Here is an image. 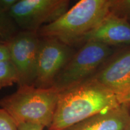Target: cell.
Listing matches in <instances>:
<instances>
[{"mask_svg":"<svg viewBox=\"0 0 130 130\" xmlns=\"http://www.w3.org/2000/svg\"><path fill=\"white\" fill-rule=\"evenodd\" d=\"M110 12L130 22V0H111Z\"/></svg>","mask_w":130,"mask_h":130,"instance_id":"13","label":"cell"},{"mask_svg":"<svg viewBox=\"0 0 130 130\" xmlns=\"http://www.w3.org/2000/svg\"><path fill=\"white\" fill-rule=\"evenodd\" d=\"M92 78L130 102V46L115 52Z\"/></svg>","mask_w":130,"mask_h":130,"instance_id":"8","label":"cell"},{"mask_svg":"<svg viewBox=\"0 0 130 130\" xmlns=\"http://www.w3.org/2000/svg\"><path fill=\"white\" fill-rule=\"evenodd\" d=\"M69 0H18L9 12L18 28L38 32L68 10Z\"/></svg>","mask_w":130,"mask_h":130,"instance_id":"5","label":"cell"},{"mask_svg":"<svg viewBox=\"0 0 130 130\" xmlns=\"http://www.w3.org/2000/svg\"><path fill=\"white\" fill-rule=\"evenodd\" d=\"M59 93L53 87L43 89L33 84L19 86L16 92L0 100V107L17 125L29 123L49 128L53 122Z\"/></svg>","mask_w":130,"mask_h":130,"instance_id":"3","label":"cell"},{"mask_svg":"<svg viewBox=\"0 0 130 130\" xmlns=\"http://www.w3.org/2000/svg\"><path fill=\"white\" fill-rule=\"evenodd\" d=\"M0 41H2V40H0Z\"/></svg>","mask_w":130,"mask_h":130,"instance_id":"19","label":"cell"},{"mask_svg":"<svg viewBox=\"0 0 130 130\" xmlns=\"http://www.w3.org/2000/svg\"><path fill=\"white\" fill-rule=\"evenodd\" d=\"M92 40L112 47L130 46V22L110 12L102 22L86 36L82 43Z\"/></svg>","mask_w":130,"mask_h":130,"instance_id":"9","label":"cell"},{"mask_svg":"<svg viewBox=\"0 0 130 130\" xmlns=\"http://www.w3.org/2000/svg\"><path fill=\"white\" fill-rule=\"evenodd\" d=\"M40 42L37 32L22 31L6 42L10 60L18 74V86L34 84Z\"/></svg>","mask_w":130,"mask_h":130,"instance_id":"7","label":"cell"},{"mask_svg":"<svg viewBox=\"0 0 130 130\" xmlns=\"http://www.w3.org/2000/svg\"><path fill=\"white\" fill-rule=\"evenodd\" d=\"M75 52L72 46L53 37L40 39L33 85L47 89L53 86L57 76Z\"/></svg>","mask_w":130,"mask_h":130,"instance_id":"6","label":"cell"},{"mask_svg":"<svg viewBox=\"0 0 130 130\" xmlns=\"http://www.w3.org/2000/svg\"><path fill=\"white\" fill-rule=\"evenodd\" d=\"M0 130H19L11 116L3 108H0Z\"/></svg>","mask_w":130,"mask_h":130,"instance_id":"14","label":"cell"},{"mask_svg":"<svg viewBox=\"0 0 130 130\" xmlns=\"http://www.w3.org/2000/svg\"><path fill=\"white\" fill-rule=\"evenodd\" d=\"M10 59L9 51L6 42L0 41V61Z\"/></svg>","mask_w":130,"mask_h":130,"instance_id":"17","label":"cell"},{"mask_svg":"<svg viewBox=\"0 0 130 130\" xmlns=\"http://www.w3.org/2000/svg\"><path fill=\"white\" fill-rule=\"evenodd\" d=\"M18 26L9 13L0 9V38L7 42L17 33Z\"/></svg>","mask_w":130,"mask_h":130,"instance_id":"12","label":"cell"},{"mask_svg":"<svg viewBox=\"0 0 130 130\" xmlns=\"http://www.w3.org/2000/svg\"><path fill=\"white\" fill-rule=\"evenodd\" d=\"M129 102L90 78L60 92L49 130H64L86 119Z\"/></svg>","mask_w":130,"mask_h":130,"instance_id":"1","label":"cell"},{"mask_svg":"<svg viewBox=\"0 0 130 130\" xmlns=\"http://www.w3.org/2000/svg\"><path fill=\"white\" fill-rule=\"evenodd\" d=\"M124 130H130V119H129V121L126 123L125 127L124 128Z\"/></svg>","mask_w":130,"mask_h":130,"instance_id":"18","label":"cell"},{"mask_svg":"<svg viewBox=\"0 0 130 130\" xmlns=\"http://www.w3.org/2000/svg\"><path fill=\"white\" fill-rule=\"evenodd\" d=\"M129 106H130V102H129Z\"/></svg>","mask_w":130,"mask_h":130,"instance_id":"20","label":"cell"},{"mask_svg":"<svg viewBox=\"0 0 130 130\" xmlns=\"http://www.w3.org/2000/svg\"><path fill=\"white\" fill-rule=\"evenodd\" d=\"M129 119V102H125L93 115L64 130H124Z\"/></svg>","mask_w":130,"mask_h":130,"instance_id":"10","label":"cell"},{"mask_svg":"<svg viewBox=\"0 0 130 130\" xmlns=\"http://www.w3.org/2000/svg\"><path fill=\"white\" fill-rule=\"evenodd\" d=\"M19 130H43L45 127L41 125L34 124V123H21L18 125Z\"/></svg>","mask_w":130,"mask_h":130,"instance_id":"16","label":"cell"},{"mask_svg":"<svg viewBox=\"0 0 130 130\" xmlns=\"http://www.w3.org/2000/svg\"><path fill=\"white\" fill-rule=\"evenodd\" d=\"M114 53L112 47L100 42H84L57 76L53 87L61 92L90 79Z\"/></svg>","mask_w":130,"mask_h":130,"instance_id":"4","label":"cell"},{"mask_svg":"<svg viewBox=\"0 0 130 130\" xmlns=\"http://www.w3.org/2000/svg\"><path fill=\"white\" fill-rule=\"evenodd\" d=\"M18 83V74L12 60L0 61V90Z\"/></svg>","mask_w":130,"mask_h":130,"instance_id":"11","label":"cell"},{"mask_svg":"<svg viewBox=\"0 0 130 130\" xmlns=\"http://www.w3.org/2000/svg\"><path fill=\"white\" fill-rule=\"evenodd\" d=\"M18 1V0H0V9L9 13L10 10Z\"/></svg>","mask_w":130,"mask_h":130,"instance_id":"15","label":"cell"},{"mask_svg":"<svg viewBox=\"0 0 130 130\" xmlns=\"http://www.w3.org/2000/svg\"><path fill=\"white\" fill-rule=\"evenodd\" d=\"M111 0H81L58 19L44 25L37 33L72 46L82 42L110 12Z\"/></svg>","mask_w":130,"mask_h":130,"instance_id":"2","label":"cell"}]
</instances>
